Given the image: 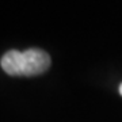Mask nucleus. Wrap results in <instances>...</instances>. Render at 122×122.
<instances>
[{"instance_id": "f03ea898", "label": "nucleus", "mask_w": 122, "mask_h": 122, "mask_svg": "<svg viewBox=\"0 0 122 122\" xmlns=\"http://www.w3.org/2000/svg\"><path fill=\"white\" fill-rule=\"evenodd\" d=\"M119 94H121V96H122V84L119 86Z\"/></svg>"}, {"instance_id": "f257e3e1", "label": "nucleus", "mask_w": 122, "mask_h": 122, "mask_svg": "<svg viewBox=\"0 0 122 122\" xmlns=\"http://www.w3.org/2000/svg\"><path fill=\"white\" fill-rule=\"evenodd\" d=\"M1 68L11 76H37L50 66V57L41 49L10 50L1 57Z\"/></svg>"}]
</instances>
